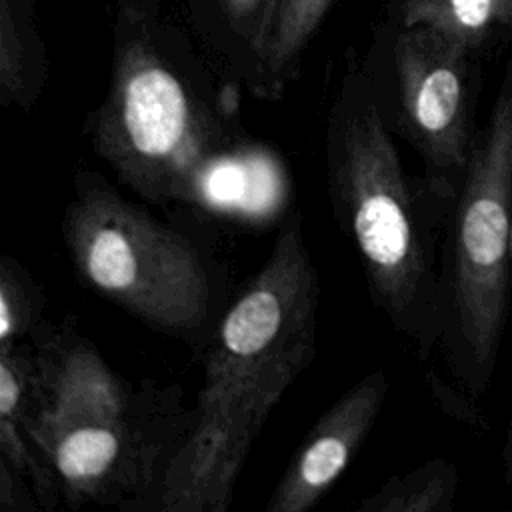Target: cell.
Segmentation results:
<instances>
[{
  "label": "cell",
  "mask_w": 512,
  "mask_h": 512,
  "mask_svg": "<svg viewBox=\"0 0 512 512\" xmlns=\"http://www.w3.org/2000/svg\"><path fill=\"white\" fill-rule=\"evenodd\" d=\"M32 344H0V414L20 420L70 508L146 510L194 406L178 384L132 382L74 320H42Z\"/></svg>",
  "instance_id": "obj_1"
},
{
  "label": "cell",
  "mask_w": 512,
  "mask_h": 512,
  "mask_svg": "<svg viewBox=\"0 0 512 512\" xmlns=\"http://www.w3.org/2000/svg\"><path fill=\"white\" fill-rule=\"evenodd\" d=\"M332 214L350 240L374 306L420 360L438 344V270L450 202L408 174L362 70H348L324 130Z\"/></svg>",
  "instance_id": "obj_2"
},
{
  "label": "cell",
  "mask_w": 512,
  "mask_h": 512,
  "mask_svg": "<svg viewBox=\"0 0 512 512\" xmlns=\"http://www.w3.org/2000/svg\"><path fill=\"white\" fill-rule=\"evenodd\" d=\"M86 132L118 180L154 204L196 200L240 140L208 72L144 20L122 26L108 90Z\"/></svg>",
  "instance_id": "obj_3"
},
{
  "label": "cell",
  "mask_w": 512,
  "mask_h": 512,
  "mask_svg": "<svg viewBox=\"0 0 512 512\" xmlns=\"http://www.w3.org/2000/svg\"><path fill=\"white\" fill-rule=\"evenodd\" d=\"M512 278V58L488 122L450 200L438 270L436 352L448 382L428 378L444 408L470 424L492 386Z\"/></svg>",
  "instance_id": "obj_4"
},
{
  "label": "cell",
  "mask_w": 512,
  "mask_h": 512,
  "mask_svg": "<svg viewBox=\"0 0 512 512\" xmlns=\"http://www.w3.org/2000/svg\"><path fill=\"white\" fill-rule=\"evenodd\" d=\"M62 236L76 274L94 292L158 332L208 342L218 288L204 254L100 172H74Z\"/></svg>",
  "instance_id": "obj_5"
},
{
  "label": "cell",
  "mask_w": 512,
  "mask_h": 512,
  "mask_svg": "<svg viewBox=\"0 0 512 512\" xmlns=\"http://www.w3.org/2000/svg\"><path fill=\"white\" fill-rule=\"evenodd\" d=\"M318 304V270L294 212L262 268L216 322L194 410L264 426L314 358Z\"/></svg>",
  "instance_id": "obj_6"
},
{
  "label": "cell",
  "mask_w": 512,
  "mask_h": 512,
  "mask_svg": "<svg viewBox=\"0 0 512 512\" xmlns=\"http://www.w3.org/2000/svg\"><path fill=\"white\" fill-rule=\"evenodd\" d=\"M364 74L390 132L416 152L430 188L450 202L480 132L478 54L428 26H400L386 60Z\"/></svg>",
  "instance_id": "obj_7"
},
{
  "label": "cell",
  "mask_w": 512,
  "mask_h": 512,
  "mask_svg": "<svg viewBox=\"0 0 512 512\" xmlns=\"http://www.w3.org/2000/svg\"><path fill=\"white\" fill-rule=\"evenodd\" d=\"M388 388V372L376 368L338 396L298 444L264 512H306L318 504L368 438Z\"/></svg>",
  "instance_id": "obj_8"
},
{
  "label": "cell",
  "mask_w": 512,
  "mask_h": 512,
  "mask_svg": "<svg viewBox=\"0 0 512 512\" xmlns=\"http://www.w3.org/2000/svg\"><path fill=\"white\" fill-rule=\"evenodd\" d=\"M332 0H272L256 54L252 86L272 98L292 80L300 56Z\"/></svg>",
  "instance_id": "obj_9"
},
{
  "label": "cell",
  "mask_w": 512,
  "mask_h": 512,
  "mask_svg": "<svg viewBox=\"0 0 512 512\" xmlns=\"http://www.w3.org/2000/svg\"><path fill=\"white\" fill-rule=\"evenodd\" d=\"M400 26H428L480 56L512 38V0H400Z\"/></svg>",
  "instance_id": "obj_10"
},
{
  "label": "cell",
  "mask_w": 512,
  "mask_h": 512,
  "mask_svg": "<svg viewBox=\"0 0 512 512\" xmlns=\"http://www.w3.org/2000/svg\"><path fill=\"white\" fill-rule=\"evenodd\" d=\"M0 14V102L28 112L46 82V52L24 0H2Z\"/></svg>",
  "instance_id": "obj_11"
},
{
  "label": "cell",
  "mask_w": 512,
  "mask_h": 512,
  "mask_svg": "<svg viewBox=\"0 0 512 512\" xmlns=\"http://www.w3.org/2000/svg\"><path fill=\"white\" fill-rule=\"evenodd\" d=\"M458 466L446 458L426 460L390 476L364 496L354 512H450L458 496Z\"/></svg>",
  "instance_id": "obj_12"
},
{
  "label": "cell",
  "mask_w": 512,
  "mask_h": 512,
  "mask_svg": "<svg viewBox=\"0 0 512 512\" xmlns=\"http://www.w3.org/2000/svg\"><path fill=\"white\" fill-rule=\"evenodd\" d=\"M46 294L34 276L12 256L0 260V344L30 338L44 320Z\"/></svg>",
  "instance_id": "obj_13"
},
{
  "label": "cell",
  "mask_w": 512,
  "mask_h": 512,
  "mask_svg": "<svg viewBox=\"0 0 512 512\" xmlns=\"http://www.w3.org/2000/svg\"><path fill=\"white\" fill-rule=\"evenodd\" d=\"M224 6L228 12V18L240 30V36L250 50V64L254 72L256 54L264 36L272 0H224Z\"/></svg>",
  "instance_id": "obj_14"
},
{
  "label": "cell",
  "mask_w": 512,
  "mask_h": 512,
  "mask_svg": "<svg viewBox=\"0 0 512 512\" xmlns=\"http://www.w3.org/2000/svg\"><path fill=\"white\" fill-rule=\"evenodd\" d=\"M38 498L30 482L0 456V510L2 512H34L38 510Z\"/></svg>",
  "instance_id": "obj_15"
},
{
  "label": "cell",
  "mask_w": 512,
  "mask_h": 512,
  "mask_svg": "<svg viewBox=\"0 0 512 512\" xmlns=\"http://www.w3.org/2000/svg\"><path fill=\"white\" fill-rule=\"evenodd\" d=\"M504 480L512 486V434L504 440Z\"/></svg>",
  "instance_id": "obj_16"
},
{
  "label": "cell",
  "mask_w": 512,
  "mask_h": 512,
  "mask_svg": "<svg viewBox=\"0 0 512 512\" xmlns=\"http://www.w3.org/2000/svg\"><path fill=\"white\" fill-rule=\"evenodd\" d=\"M512 434V408H510V420H508V428H506V436Z\"/></svg>",
  "instance_id": "obj_17"
},
{
  "label": "cell",
  "mask_w": 512,
  "mask_h": 512,
  "mask_svg": "<svg viewBox=\"0 0 512 512\" xmlns=\"http://www.w3.org/2000/svg\"><path fill=\"white\" fill-rule=\"evenodd\" d=\"M510 58H512V56H510Z\"/></svg>",
  "instance_id": "obj_18"
}]
</instances>
